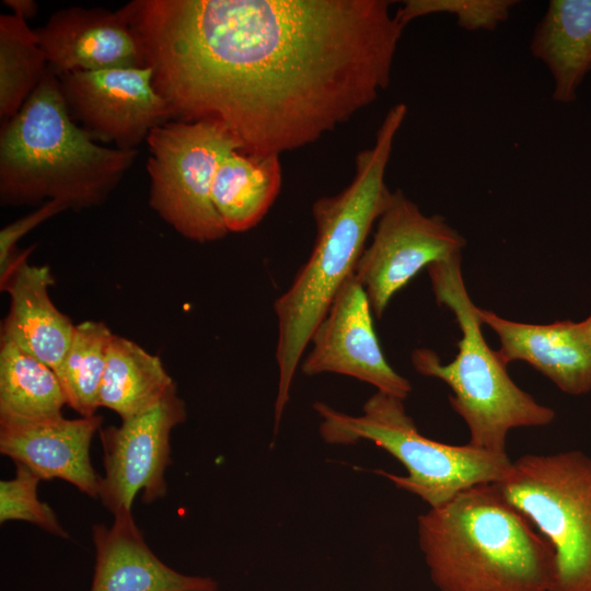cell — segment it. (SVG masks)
Segmentation results:
<instances>
[{
    "label": "cell",
    "instance_id": "6da1fadb",
    "mask_svg": "<svg viewBox=\"0 0 591 591\" xmlns=\"http://www.w3.org/2000/svg\"><path fill=\"white\" fill-rule=\"evenodd\" d=\"M387 0H134L120 10L171 120L255 154L297 150L391 82L405 27Z\"/></svg>",
    "mask_w": 591,
    "mask_h": 591
},
{
    "label": "cell",
    "instance_id": "7a4b0ae2",
    "mask_svg": "<svg viewBox=\"0 0 591 591\" xmlns=\"http://www.w3.org/2000/svg\"><path fill=\"white\" fill-rule=\"evenodd\" d=\"M406 114L404 103L392 106L373 146L356 155L351 182L338 194L322 196L312 205L316 225L313 248L289 288L274 303L278 326L276 433L303 352L339 290L354 275L368 235L392 197L385 172Z\"/></svg>",
    "mask_w": 591,
    "mask_h": 591
},
{
    "label": "cell",
    "instance_id": "3957f363",
    "mask_svg": "<svg viewBox=\"0 0 591 591\" xmlns=\"http://www.w3.org/2000/svg\"><path fill=\"white\" fill-rule=\"evenodd\" d=\"M138 155L99 144L70 116L49 68L0 131V202H61L67 210L103 205Z\"/></svg>",
    "mask_w": 591,
    "mask_h": 591
},
{
    "label": "cell",
    "instance_id": "277c9868",
    "mask_svg": "<svg viewBox=\"0 0 591 591\" xmlns=\"http://www.w3.org/2000/svg\"><path fill=\"white\" fill-rule=\"evenodd\" d=\"M418 542L439 591H549L551 543L496 490L467 488L417 519Z\"/></svg>",
    "mask_w": 591,
    "mask_h": 591
},
{
    "label": "cell",
    "instance_id": "5b68a950",
    "mask_svg": "<svg viewBox=\"0 0 591 591\" xmlns=\"http://www.w3.org/2000/svg\"><path fill=\"white\" fill-rule=\"evenodd\" d=\"M436 301L448 308L461 331L459 352L442 363L431 349L417 348L412 363L422 375L439 379L452 390L450 403L465 421L468 444L495 453H507L510 430L543 427L555 412L540 404L510 378L507 366L487 345L478 306L468 296L461 269V254L428 266Z\"/></svg>",
    "mask_w": 591,
    "mask_h": 591
},
{
    "label": "cell",
    "instance_id": "8992f818",
    "mask_svg": "<svg viewBox=\"0 0 591 591\" xmlns=\"http://www.w3.org/2000/svg\"><path fill=\"white\" fill-rule=\"evenodd\" d=\"M313 408L322 418L320 434L329 444L351 445L373 442L397 459L407 475L384 471L379 474L396 487L439 507L459 493L478 485L495 484L508 473L512 461L507 453H495L471 444L452 445L431 440L419 432L407 415L404 399L378 392L357 416L316 402Z\"/></svg>",
    "mask_w": 591,
    "mask_h": 591
},
{
    "label": "cell",
    "instance_id": "52a82bcc",
    "mask_svg": "<svg viewBox=\"0 0 591 591\" xmlns=\"http://www.w3.org/2000/svg\"><path fill=\"white\" fill-rule=\"evenodd\" d=\"M493 485L551 543L549 591H591V457L580 451L525 454Z\"/></svg>",
    "mask_w": 591,
    "mask_h": 591
},
{
    "label": "cell",
    "instance_id": "ba28073f",
    "mask_svg": "<svg viewBox=\"0 0 591 591\" xmlns=\"http://www.w3.org/2000/svg\"><path fill=\"white\" fill-rule=\"evenodd\" d=\"M147 172L150 207L178 234L208 243L229 232L211 199V188L221 160L237 141L210 121L170 120L152 129Z\"/></svg>",
    "mask_w": 591,
    "mask_h": 591
},
{
    "label": "cell",
    "instance_id": "9c48e42d",
    "mask_svg": "<svg viewBox=\"0 0 591 591\" xmlns=\"http://www.w3.org/2000/svg\"><path fill=\"white\" fill-rule=\"evenodd\" d=\"M354 276L364 288L378 318L392 298L422 268L461 254L466 241L440 215H425L395 189L376 221Z\"/></svg>",
    "mask_w": 591,
    "mask_h": 591
},
{
    "label": "cell",
    "instance_id": "30bf717a",
    "mask_svg": "<svg viewBox=\"0 0 591 591\" xmlns=\"http://www.w3.org/2000/svg\"><path fill=\"white\" fill-rule=\"evenodd\" d=\"M72 119L95 141L131 151L171 120L148 67L73 71L58 76Z\"/></svg>",
    "mask_w": 591,
    "mask_h": 591
},
{
    "label": "cell",
    "instance_id": "8fae6325",
    "mask_svg": "<svg viewBox=\"0 0 591 591\" xmlns=\"http://www.w3.org/2000/svg\"><path fill=\"white\" fill-rule=\"evenodd\" d=\"M186 419V404L174 390L153 408L119 426L100 429L104 475L100 476L97 498L108 511L131 510L140 491L144 503L166 496L171 433Z\"/></svg>",
    "mask_w": 591,
    "mask_h": 591
},
{
    "label": "cell",
    "instance_id": "7c38bea8",
    "mask_svg": "<svg viewBox=\"0 0 591 591\" xmlns=\"http://www.w3.org/2000/svg\"><path fill=\"white\" fill-rule=\"evenodd\" d=\"M372 316L368 294L352 275L314 331L311 350L302 358L300 370L309 376L348 375L371 384L378 392L405 399L412 392L410 382L387 362Z\"/></svg>",
    "mask_w": 591,
    "mask_h": 591
},
{
    "label": "cell",
    "instance_id": "4fadbf2b",
    "mask_svg": "<svg viewBox=\"0 0 591 591\" xmlns=\"http://www.w3.org/2000/svg\"><path fill=\"white\" fill-rule=\"evenodd\" d=\"M34 32L57 77L73 71L146 67L139 39L120 9H61Z\"/></svg>",
    "mask_w": 591,
    "mask_h": 591
},
{
    "label": "cell",
    "instance_id": "5bb4252c",
    "mask_svg": "<svg viewBox=\"0 0 591 591\" xmlns=\"http://www.w3.org/2000/svg\"><path fill=\"white\" fill-rule=\"evenodd\" d=\"M102 421L100 415L0 419V452L42 480L58 478L97 498L100 476L92 465L90 448Z\"/></svg>",
    "mask_w": 591,
    "mask_h": 591
},
{
    "label": "cell",
    "instance_id": "9a60e30c",
    "mask_svg": "<svg viewBox=\"0 0 591 591\" xmlns=\"http://www.w3.org/2000/svg\"><path fill=\"white\" fill-rule=\"evenodd\" d=\"M478 316L498 336L500 348L496 351L506 366L525 361L570 395L591 391V344L580 322L528 324L480 308Z\"/></svg>",
    "mask_w": 591,
    "mask_h": 591
},
{
    "label": "cell",
    "instance_id": "2e32d148",
    "mask_svg": "<svg viewBox=\"0 0 591 591\" xmlns=\"http://www.w3.org/2000/svg\"><path fill=\"white\" fill-rule=\"evenodd\" d=\"M95 565L90 591H219L210 577L184 575L148 546L131 510L114 514L108 528L92 526Z\"/></svg>",
    "mask_w": 591,
    "mask_h": 591
},
{
    "label": "cell",
    "instance_id": "e0dca14e",
    "mask_svg": "<svg viewBox=\"0 0 591 591\" xmlns=\"http://www.w3.org/2000/svg\"><path fill=\"white\" fill-rule=\"evenodd\" d=\"M55 280L48 265L22 260L1 288L10 308L1 325L0 340L33 355L55 372L72 340L76 325L60 312L49 296Z\"/></svg>",
    "mask_w": 591,
    "mask_h": 591
},
{
    "label": "cell",
    "instance_id": "ac0fdd59",
    "mask_svg": "<svg viewBox=\"0 0 591 591\" xmlns=\"http://www.w3.org/2000/svg\"><path fill=\"white\" fill-rule=\"evenodd\" d=\"M530 50L553 77V100L573 102L591 69V0L549 1L534 28Z\"/></svg>",
    "mask_w": 591,
    "mask_h": 591
},
{
    "label": "cell",
    "instance_id": "d6986e66",
    "mask_svg": "<svg viewBox=\"0 0 591 591\" xmlns=\"http://www.w3.org/2000/svg\"><path fill=\"white\" fill-rule=\"evenodd\" d=\"M277 154L234 150L220 162L212 188V204L228 232H245L266 216L281 188Z\"/></svg>",
    "mask_w": 591,
    "mask_h": 591
},
{
    "label": "cell",
    "instance_id": "ffe728a7",
    "mask_svg": "<svg viewBox=\"0 0 591 591\" xmlns=\"http://www.w3.org/2000/svg\"><path fill=\"white\" fill-rule=\"evenodd\" d=\"M174 390L176 384L158 356L114 334L100 390V407L125 420L153 408Z\"/></svg>",
    "mask_w": 591,
    "mask_h": 591
},
{
    "label": "cell",
    "instance_id": "44dd1931",
    "mask_svg": "<svg viewBox=\"0 0 591 591\" xmlns=\"http://www.w3.org/2000/svg\"><path fill=\"white\" fill-rule=\"evenodd\" d=\"M66 404L51 368L14 344L0 340V419L57 417Z\"/></svg>",
    "mask_w": 591,
    "mask_h": 591
},
{
    "label": "cell",
    "instance_id": "7402d4cb",
    "mask_svg": "<svg viewBox=\"0 0 591 591\" xmlns=\"http://www.w3.org/2000/svg\"><path fill=\"white\" fill-rule=\"evenodd\" d=\"M49 67L34 30L14 14L0 15V117L7 121L24 105Z\"/></svg>",
    "mask_w": 591,
    "mask_h": 591
},
{
    "label": "cell",
    "instance_id": "603a6c76",
    "mask_svg": "<svg viewBox=\"0 0 591 591\" xmlns=\"http://www.w3.org/2000/svg\"><path fill=\"white\" fill-rule=\"evenodd\" d=\"M113 336L101 321L77 324L71 344L55 372L67 405L81 417L96 415L100 407V390Z\"/></svg>",
    "mask_w": 591,
    "mask_h": 591
},
{
    "label": "cell",
    "instance_id": "cb8c5ba5",
    "mask_svg": "<svg viewBox=\"0 0 591 591\" xmlns=\"http://www.w3.org/2000/svg\"><path fill=\"white\" fill-rule=\"evenodd\" d=\"M514 0H406L395 12L405 27L415 19L448 13L456 18L457 25L466 31H494L507 21Z\"/></svg>",
    "mask_w": 591,
    "mask_h": 591
},
{
    "label": "cell",
    "instance_id": "d4e9b609",
    "mask_svg": "<svg viewBox=\"0 0 591 591\" xmlns=\"http://www.w3.org/2000/svg\"><path fill=\"white\" fill-rule=\"evenodd\" d=\"M42 479L28 467L15 463V475L0 482V522L25 521L44 531L68 537L49 505L39 500L37 487Z\"/></svg>",
    "mask_w": 591,
    "mask_h": 591
},
{
    "label": "cell",
    "instance_id": "484cf974",
    "mask_svg": "<svg viewBox=\"0 0 591 591\" xmlns=\"http://www.w3.org/2000/svg\"><path fill=\"white\" fill-rule=\"evenodd\" d=\"M67 210L59 201L44 202L31 213L7 224L0 231V288H3L18 265L27 259L34 246L18 252V242L44 221Z\"/></svg>",
    "mask_w": 591,
    "mask_h": 591
},
{
    "label": "cell",
    "instance_id": "4316f807",
    "mask_svg": "<svg viewBox=\"0 0 591 591\" xmlns=\"http://www.w3.org/2000/svg\"><path fill=\"white\" fill-rule=\"evenodd\" d=\"M3 4L11 9L12 14L27 21L37 12V3L33 0H4Z\"/></svg>",
    "mask_w": 591,
    "mask_h": 591
},
{
    "label": "cell",
    "instance_id": "83f0119b",
    "mask_svg": "<svg viewBox=\"0 0 591 591\" xmlns=\"http://www.w3.org/2000/svg\"><path fill=\"white\" fill-rule=\"evenodd\" d=\"M580 326L586 337L588 338L589 343L591 344V315L588 318L580 322Z\"/></svg>",
    "mask_w": 591,
    "mask_h": 591
}]
</instances>
